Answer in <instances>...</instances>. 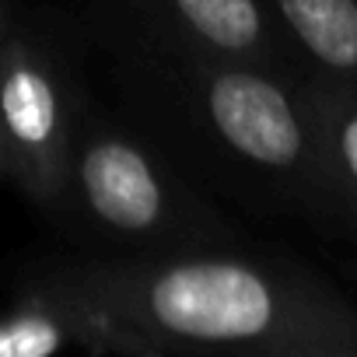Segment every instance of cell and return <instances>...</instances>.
<instances>
[{
  "instance_id": "obj_1",
  "label": "cell",
  "mask_w": 357,
  "mask_h": 357,
  "mask_svg": "<svg viewBox=\"0 0 357 357\" xmlns=\"http://www.w3.org/2000/svg\"><path fill=\"white\" fill-rule=\"evenodd\" d=\"M88 354L357 357V305L308 266L245 245L74 256L29 270Z\"/></svg>"
},
{
  "instance_id": "obj_2",
  "label": "cell",
  "mask_w": 357,
  "mask_h": 357,
  "mask_svg": "<svg viewBox=\"0 0 357 357\" xmlns=\"http://www.w3.org/2000/svg\"><path fill=\"white\" fill-rule=\"evenodd\" d=\"M116 46L123 102L207 193L333 225L308 74Z\"/></svg>"
},
{
  "instance_id": "obj_3",
  "label": "cell",
  "mask_w": 357,
  "mask_h": 357,
  "mask_svg": "<svg viewBox=\"0 0 357 357\" xmlns=\"http://www.w3.org/2000/svg\"><path fill=\"white\" fill-rule=\"evenodd\" d=\"M46 218L88 256L245 245V228L147 130L88 102Z\"/></svg>"
},
{
  "instance_id": "obj_4",
  "label": "cell",
  "mask_w": 357,
  "mask_h": 357,
  "mask_svg": "<svg viewBox=\"0 0 357 357\" xmlns=\"http://www.w3.org/2000/svg\"><path fill=\"white\" fill-rule=\"evenodd\" d=\"M84 105L88 95L50 36L22 22L0 32V178L43 214L60 190Z\"/></svg>"
},
{
  "instance_id": "obj_5",
  "label": "cell",
  "mask_w": 357,
  "mask_h": 357,
  "mask_svg": "<svg viewBox=\"0 0 357 357\" xmlns=\"http://www.w3.org/2000/svg\"><path fill=\"white\" fill-rule=\"evenodd\" d=\"M112 43L151 53L308 74L266 0H112Z\"/></svg>"
},
{
  "instance_id": "obj_6",
  "label": "cell",
  "mask_w": 357,
  "mask_h": 357,
  "mask_svg": "<svg viewBox=\"0 0 357 357\" xmlns=\"http://www.w3.org/2000/svg\"><path fill=\"white\" fill-rule=\"evenodd\" d=\"M301 67L357 91V0H266Z\"/></svg>"
},
{
  "instance_id": "obj_7",
  "label": "cell",
  "mask_w": 357,
  "mask_h": 357,
  "mask_svg": "<svg viewBox=\"0 0 357 357\" xmlns=\"http://www.w3.org/2000/svg\"><path fill=\"white\" fill-rule=\"evenodd\" d=\"M333 225L357 235V91L312 77Z\"/></svg>"
},
{
  "instance_id": "obj_8",
  "label": "cell",
  "mask_w": 357,
  "mask_h": 357,
  "mask_svg": "<svg viewBox=\"0 0 357 357\" xmlns=\"http://www.w3.org/2000/svg\"><path fill=\"white\" fill-rule=\"evenodd\" d=\"M77 347L63 312L25 277L11 305L0 308V357H53Z\"/></svg>"
},
{
  "instance_id": "obj_9",
  "label": "cell",
  "mask_w": 357,
  "mask_h": 357,
  "mask_svg": "<svg viewBox=\"0 0 357 357\" xmlns=\"http://www.w3.org/2000/svg\"><path fill=\"white\" fill-rule=\"evenodd\" d=\"M11 22H15V18H11V4H8V0H0V32H4Z\"/></svg>"
}]
</instances>
